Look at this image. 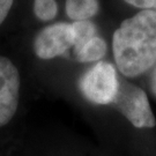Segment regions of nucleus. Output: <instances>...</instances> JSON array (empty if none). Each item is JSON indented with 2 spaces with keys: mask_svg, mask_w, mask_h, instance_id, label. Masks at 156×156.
Listing matches in <instances>:
<instances>
[{
  "mask_svg": "<svg viewBox=\"0 0 156 156\" xmlns=\"http://www.w3.org/2000/svg\"><path fill=\"white\" fill-rule=\"evenodd\" d=\"M118 71L135 78L156 64V12L141 11L126 19L112 37Z\"/></svg>",
  "mask_w": 156,
  "mask_h": 156,
  "instance_id": "1",
  "label": "nucleus"
},
{
  "mask_svg": "<svg viewBox=\"0 0 156 156\" xmlns=\"http://www.w3.org/2000/svg\"><path fill=\"white\" fill-rule=\"evenodd\" d=\"M112 105L136 128L155 127L156 120L144 90L124 79H119Z\"/></svg>",
  "mask_w": 156,
  "mask_h": 156,
  "instance_id": "2",
  "label": "nucleus"
},
{
  "mask_svg": "<svg viewBox=\"0 0 156 156\" xmlns=\"http://www.w3.org/2000/svg\"><path fill=\"white\" fill-rule=\"evenodd\" d=\"M117 71L106 62H100L84 73L79 81L80 90L87 100L100 105L111 104L118 90Z\"/></svg>",
  "mask_w": 156,
  "mask_h": 156,
  "instance_id": "3",
  "label": "nucleus"
},
{
  "mask_svg": "<svg viewBox=\"0 0 156 156\" xmlns=\"http://www.w3.org/2000/svg\"><path fill=\"white\" fill-rule=\"evenodd\" d=\"M20 73L7 57L0 56V127L15 116L20 100Z\"/></svg>",
  "mask_w": 156,
  "mask_h": 156,
  "instance_id": "4",
  "label": "nucleus"
},
{
  "mask_svg": "<svg viewBox=\"0 0 156 156\" xmlns=\"http://www.w3.org/2000/svg\"><path fill=\"white\" fill-rule=\"evenodd\" d=\"M74 46L72 24L55 23L42 29L34 39V51L41 59H52L62 56Z\"/></svg>",
  "mask_w": 156,
  "mask_h": 156,
  "instance_id": "5",
  "label": "nucleus"
},
{
  "mask_svg": "<svg viewBox=\"0 0 156 156\" xmlns=\"http://www.w3.org/2000/svg\"><path fill=\"white\" fill-rule=\"evenodd\" d=\"M97 12V0H66V14L74 22L87 21Z\"/></svg>",
  "mask_w": 156,
  "mask_h": 156,
  "instance_id": "6",
  "label": "nucleus"
},
{
  "mask_svg": "<svg viewBox=\"0 0 156 156\" xmlns=\"http://www.w3.org/2000/svg\"><path fill=\"white\" fill-rule=\"evenodd\" d=\"M106 43L104 39L95 36L89 42H87L84 45H82L80 49L74 51L76 59L81 62H97L102 59L106 52Z\"/></svg>",
  "mask_w": 156,
  "mask_h": 156,
  "instance_id": "7",
  "label": "nucleus"
},
{
  "mask_svg": "<svg viewBox=\"0 0 156 156\" xmlns=\"http://www.w3.org/2000/svg\"><path fill=\"white\" fill-rule=\"evenodd\" d=\"M72 31L74 38V51L80 49L82 45L96 36V27L94 23L88 20L72 23Z\"/></svg>",
  "mask_w": 156,
  "mask_h": 156,
  "instance_id": "8",
  "label": "nucleus"
},
{
  "mask_svg": "<svg viewBox=\"0 0 156 156\" xmlns=\"http://www.w3.org/2000/svg\"><path fill=\"white\" fill-rule=\"evenodd\" d=\"M34 13L37 19L42 21H51L58 13V5L56 0H35Z\"/></svg>",
  "mask_w": 156,
  "mask_h": 156,
  "instance_id": "9",
  "label": "nucleus"
},
{
  "mask_svg": "<svg viewBox=\"0 0 156 156\" xmlns=\"http://www.w3.org/2000/svg\"><path fill=\"white\" fill-rule=\"evenodd\" d=\"M129 5L142 8V11H154L156 6V0H124Z\"/></svg>",
  "mask_w": 156,
  "mask_h": 156,
  "instance_id": "10",
  "label": "nucleus"
},
{
  "mask_svg": "<svg viewBox=\"0 0 156 156\" xmlns=\"http://www.w3.org/2000/svg\"><path fill=\"white\" fill-rule=\"evenodd\" d=\"M14 0H0V24L5 21L11 11Z\"/></svg>",
  "mask_w": 156,
  "mask_h": 156,
  "instance_id": "11",
  "label": "nucleus"
},
{
  "mask_svg": "<svg viewBox=\"0 0 156 156\" xmlns=\"http://www.w3.org/2000/svg\"><path fill=\"white\" fill-rule=\"evenodd\" d=\"M151 90H153V93L156 95V64H155V67H154V71L151 73Z\"/></svg>",
  "mask_w": 156,
  "mask_h": 156,
  "instance_id": "12",
  "label": "nucleus"
},
{
  "mask_svg": "<svg viewBox=\"0 0 156 156\" xmlns=\"http://www.w3.org/2000/svg\"><path fill=\"white\" fill-rule=\"evenodd\" d=\"M154 11H155V12H156V6H155V9H154Z\"/></svg>",
  "mask_w": 156,
  "mask_h": 156,
  "instance_id": "13",
  "label": "nucleus"
}]
</instances>
